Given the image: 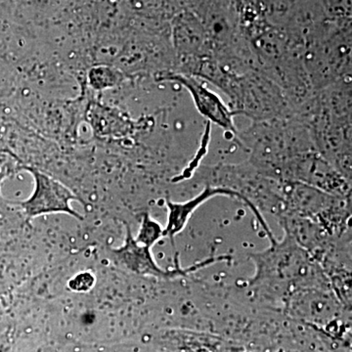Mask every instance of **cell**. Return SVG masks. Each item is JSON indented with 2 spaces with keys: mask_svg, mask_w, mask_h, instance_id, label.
I'll return each mask as SVG.
<instances>
[{
  "mask_svg": "<svg viewBox=\"0 0 352 352\" xmlns=\"http://www.w3.org/2000/svg\"><path fill=\"white\" fill-rule=\"evenodd\" d=\"M267 237L270 248L250 256L256 265L250 286L280 300L289 298L305 289L330 287L320 264L288 232L285 231L280 242L273 234Z\"/></svg>",
  "mask_w": 352,
  "mask_h": 352,
  "instance_id": "1",
  "label": "cell"
},
{
  "mask_svg": "<svg viewBox=\"0 0 352 352\" xmlns=\"http://www.w3.org/2000/svg\"><path fill=\"white\" fill-rule=\"evenodd\" d=\"M34 180V192L27 200L17 201L28 219L48 214H66L82 220V215L71 206V201H83L61 182L32 166H23Z\"/></svg>",
  "mask_w": 352,
  "mask_h": 352,
  "instance_id": "2",
  "label": "cell"
},
{
  "mask_svg": "<svg viewBox=\"0 0 352 352\" xmlns=\"http://www.w3.org/2000/svg\"><path fill=\"white\" fill-rule=\"evenodd\" d=\"M110 258L113 263L124 268L134 274L142 276H151L160 279H170L186 275L191 271L197 270L201 266L208 265L215 261L214 258H208L199 265H194L187 270H182L179 265L175 270H166L160 267L152 254L151 248L145 247L138 244L135 238L132 235L131 227L126 224V238L124 244L119 248L110 249Z\"/></svg>",
  "mask_w": 352,
  "mask_h": 352,
  "instance_id": "3",
  "label": "cell"
},
{
  "mask_svg": "<svg viewBox=\"0 0 352 352\" xmlns=\"http://www.w3.org/2000/svg\"><path fill=\"white\" fill-rule=\"evenodd\" d=\"M159 82H171L182 85L188 90L195 104L197 110L203 117L207 118L212 124H217L232 135L236 141L239 131L234 122V113L226 103L212 90L200 82L195 76L186 74L164 73L157 78Z\"/></svg>",
  "mask_w": 352,
  "mask_h": 352,
  "instance_id": "4",
  "label": "cell"
},
{
  "mask_svg": "<svg viewBox=\"0 0 352 352\" xmlns=\"http://www.w3.org/2000/svg\"><path fill=\"white\" fill-rule=\"evenodd\" d=\"M217 196H228L236 198L237 195L232 190L208 185L199 195L191 200L183 201V203H175V201L168 199L166 201V206L168 210V223L164 228V237L170 238L173 244L175 236L185 228L190 217L197 208L203 205L205 201Z\"/></svg>",
  "mask_w": 352,
  "mask_h": 352,
  "instance_id": "5",
  "label": "cell"
},
{
  "mask_svg": "<svg viewBox=\"0 0 352 352\" xmlns=\"http://www.w3.org/2000/svg\"><path fill=\"white\" fill-rule=\"evenodd\" d=\"M88 119L98 135L120 138L133 129V124L120 111L99 103L92 104L88 110Z\"/></svg>",
  "mask_w": 352,
  "mask_h": 352,
  "instance_id": "6",
  "label": "cell"
},
{
  "mask_svg": "<svg viewBox=\"0 0 352 352\" xmlns=\"http://www.w3.org/2000/svg\"><path fill=\"white\" fill-rule=\"evenodd\" d=\"M122 75L113 67L95 66L88 73V83L95 90H104L117 87L122 82Z\"/></svg>",
  "mask_w": 352,
  "mask_h": 352,
  "instance_id": "7",
  "label": "cell"
},
{
  "mask_svg": "<svg viewBox=\"0 0 352 352\" xmlns=\"http://www.w3.org/2000/svg\"><path fill=\"white\" fill-rule=\"evenodd\" d=\"M164 237V228L149 214H143L135 240L138 244L151 248Z\"/></svg>",
  "mask_w": 352,
  "mask_h": 352,
  "instance_id": "8",
  "label": "cell"
},
{
  "mask_svg": "<svg viewBox=\"0 0 352 352\" xmlns=\"http://www.w3.org/2000/svg\"><path fill=\"white\" fill-rule=\"evenodd\" d=\"M95 278L91 273H78L69 281V286L72 291L87 292L94 286Z\"/></svg>",
  "mask_w": 352,
  "mask_h": 352,
  "instance_id": "9",
  "label": "cell"
},
{
  "mask_svg": "<svg viewBox=\"0 0 352 352\" xmlns=\"http://www.w3.org/2000/svg\"><path fill=\"white\" fill-rule=\"evenodd\" d=\"M6 171H4L3 168H2L1 166H0V182H1V180L3 179L4 177H6Z\"/></svg>",
  "mask_w": 352,
  "mask_h": 352,
  "instance_id": "10",
  "label": "cell"
}]
</instances>
